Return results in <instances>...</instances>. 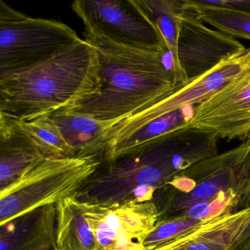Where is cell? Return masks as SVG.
<instances>
[{
    "label": "cell",
    "instance_id": "23",
    "mask_svg": "<svg viewBox=\"0 0 250 250\" xmlns=\"http://www.w3.org/2000/svg\"><path fill=\"white\" fill-rule=\"evenodd\" d=\"M52 250H60L59 249L57 248L56 247H55V248L52 249Z\"/></svg>",
    "mask_w": 250,
    "mask_h": 250
},
{
    "label": "cell",
    "instance_id": "15",
    "mask_svg": "<svg viewBox=\"0 0 250 250\" xmlns=\"http://www.w3.org/2000/svg\"><path fill=\"white\" fill-rule=\"evenodd\" d=\"M157 27L171 55L172 71L178 87L187 84L178 58V40L180 16L184 10L183 1L177 0H135Z\"/></svg>",
    "mask_w": 250,
    "mask_h": 250
},
{
    "label": "cell",
    "instance_id": "16",
    "mask_svg": "<svg viewBox=\"0 0 250 250\" xmlns=\"http://www.w3.org/2000/svg\"><path fill=\"white\" fill-rule=\"evenodd\" d=\"M77 156H88L89 150L103 133L119 121H101L72 109H63L49 115Z\"/></svg>",
    "mask_w": 250,
    "mask_h": 250
},
{
    "label": "cell",
    "instance_id": "14",
    "mask_svg": "<svg viewBox=\"0 0 250 250\" xmlns=\"http://www.w3.org/2000/svg\"><path fill=\"white\" fill-rule=\"evenodd\" d=\"M56 207V247L60 250H99L94 234L76 197L62 200Z\"/></svg>",
    "mask_w": 250,
    "mask_h": 250
},
{
    "label": "cell",
    "instance_id": "17",
    "mask_svg": "<svg viewBox=\"0 0 250 250\" xmlns=\"http://www.w3.org/2000/svg\"><path fill=\"white\" fill-rule=\"evenodd\" d=\"M14 122L46 157L77 156L72 147L64 139L58 125L49 117Z\"/></svg>",
    "mask_w": 250,
    "mask_h": 250
},
{
    "label": "cell",
    "instance_id": "9",
    "mask_svg": "<svg viewBox=\"0 0 250 250\" xmlns=\"http://www.w3.org/2000/svg\"><path fill=\"white\" fill-rule=\"evenodd\" d=\"M246 49L235 38L206 27L194 11L184 5L180 16L178 58L187 84Z\"/></svg>",
    "mask_w": 250,
    "mask_h": 250
},
{
    "label": "cell",
    "instance_id": "4",
    "mask_svg": "<svg viewBox=\"0 0 250 250\" xmlns=\"http://www.w3.org/2000/svg\"><path fill=\"white\" fill-rule=\"evenodd\" d=\"M250 177V134L237 147L197 162L158 189L159 219L179 216L223 194L241 202Z\"/></svg>",
    "mask_w": 250,
    "mask_h": 250
},
{
    "label": "cell",
    "instance_id": "21",
    "mask_svg": "<svg viewBox=\"0 0 250 250\" xmlns=\"http://www.w3.org/2000/svg\"><path fill=\"white\" fill-rule=\"evenodd\" d=\"M250 207V177L249 178L248 182L244 190L242 197H241V202H240L239 209L245 208Z\"/></svg>",
    "mask_w": 250,
    "mask_h": 250
},
{
    "label": "cell",
    "instance_id": "7",
    "mask_svg": "<svg viewBox=\"0 0 250 250\" xmlns=\"http://www.w3.org/2000/svg\"><path fill=\"white\" fill-rule=\"evenodd\" d=\"M71 8L84 27L140 49L169 52L157 27L135 0H76Z\"/></svg>",
    "mask_w": 250,
    "mask_h": 250
},
{
    "label": "cell",
    "instance_id": "20",
    "mask_svg": "<svg viewBox=\"0 0 250 250\" xmlns=\"http://www.w3.org/2000/svg\"><path fill=\"white\" fill-rule=\"evenodd\" d=\"M190 5L200 7L223 8L237 12L250 14V0H187Z\"/></svg>",
    "mask_w": 250,
    "mask_h": 250
},
{
    "label": "cell",
    "instance_id": "1",
    "mask_svg": "<svg viewBox=\"0 0 250 250\" xmlns=\"http://www.w3.org/2000/svg\"><path fill=\"white\" fill-rule=\"evenodd\" d=\"M100 88L97 52L80 39L30 66L0 73V118L48 117L76 107Z\"/></svg>",
    "mask_w": 250,
    "mask_h": 250
},
{
    "label": "cell",
    "instance_id": "2",
    "mask_svg": "<svg viewBox=\"0 0 250 250\" xmlns=\"http://www.w3.org/2000/svg\"><path fill=\"white\" fill-rule=\"evenodd\" d=\"M83 35L97 52L101 88L73 110L121 122L179 88L172 67L164 61L165 54L121 43L89 27Z\"/></svg>",
    "mask_w": 250,
    "mask_h": 250
},
{
    "label": "cell",
    "instance_id": "8",
    "mask_svg": "<svg viewBox=\"0 0 250 250\" xmlns=\"http://www.w3.org/2000/svg\"><path fill=\"white\" fill-rule=\"evenodd\" d=\"M80 203L99 250H130L143 244L160 216L153 201L109 206Z\"/></svg>",
    "mask_w": 250,
    "mask_h": 250
},
{
    "label": "cell",
    "instance_id": "22",
    "mask_svg": "<svg viewBox=\"0 0 250 250\" xmlns=\"http://www.w3.org/2000/svg\"><path fill=\"white\" fill-rule=\"evenodd\" d=\"M238 250H250V238H249L247 241H244L241 247L238 249Z\"/></svg>",
    "mask_w": 250,
    "mask_h": 250
},
{
    "label": "cell",
    "instance_id": "11",
    "mask_svg": "<svg viewBox=\"0 0 250 250\" xmlns=\"http://www.w3.org/2000/svg\"><path fill=\"white\" fill-rule=\"evenodd\" d=\"M250 238V207L203 220L151 250H238Z\"/></svg>",
    "mask_w": 250,
    "mask_h": 250
},
{
    "label": "cell",
    "instance_id": "3",
    "mask_svg": "<svg viewBox=\"0 0 250 250\" xmlns=\"http://www.w3.org/2000/svg\"><path fill=\"white\" fill-rule=\"evenodd\" d=\"M95 155L46 157L0 188V226L46 206L74 197L98 170Z\"/></svg>",
    "mask_w": 250,
    "mask_h": 250
},
{
    "label": "cell",
    "instance_id": "19",
    "mask_svg": "<svg viewBox=\"0 0 250 250\" xmlns=\"http://www.w3.org/2000/svg\"><path fill=\"white\" fill-rule=\"evenodd\" d=\"M202 222L190 219L184 214L159 219L154 229L143 243L145 250H153L171 241L192 229Z\"/></svg>",
    "mask_w": 250,
    "mask_h": 250
},
{
    "label": "cell",
    "instance_id": "6",
    "mask_svg": "<svg viewBox=\"0 0 250 250\" xmlns=\"http://www.w3.org/2000/svg\"><path fill=\"white\" fill-rule=\"evenodd\" d=\"M80 39L62 21L33 18L0 0V73L30 66Z\"/></svg>",
    "mask_w": 250,
    "mask_h": 250
},
{
    "label": "cell",
    "instance_id": "13",
    "mask_svg": "<svg viewBox=\"0 0 250 250\" xmlns=\"http://www.w3.org/2000/svg\"><path fill=\"white\" fill-rule=\"evenodd\" d=\"M46 156L14 121L0 118V185L7 187Z\"/></svg>",
    "mask_w": 250,
    "mask_h": 250
},
{
    "label": "cell",
    "instance_id": "18",
    "mask_svg": "<svg viewBox=\"0 0 250 250\" xmlns=\"http://www.w3.org/2000/svg\"><path fill=\"white\" fill-rule=\"evenodd\" d=\"M184 7L194 11L204 23L232 37L250 41V14L223 8L190 5L183 0Z\"/></svg>",
    "mask_w": 250,
    "mask_h": 250
},
{
    "label": "cell",
    "instance_id": "10",
    "mask_svg": "<svg viewBox=\"0 0 250 250\" xmlns=\"http://www.w3.org/2000/svg\"><path fill=\"white\" fill-rule=\"evenodd\" d=\"M188 126L244 141L250 134V69L195 106Z\"/></svg>",
    "mask_w": 250,
    "mask_h": 250
},
{
    "label": "cell",
    "instance_id": "12",
    "mask_svg": "<svg viewBox=\"0 0 250 250\" xmlns=\"http://www.w3.org/2000/svg\"><path fill=\"white\" fill-rule=\"evenodd\" d=\"M0 228V250H52L56 247V207L42 208Z\"/></svg>",
    "mask_w": 250,
    "mask_h": 250
},
{
    "label": "cell",
    "instance_id": "5",
    "mask_svg": "<svg viewBox=\"0 0 250 250\" xmlns=\"http://www.w3.org/2000/svg\"><path fill=\"white\" fill-rule=\"evenodd\" d=\"M173 178L163 143H153L134 154L102 163L74 196L79 201L109 205L153 201L156 191Z\"/></svg>",
    "mask_w": 250,
    "mask_h": 250
}]
</instances>
